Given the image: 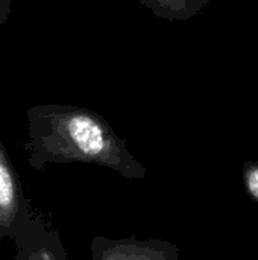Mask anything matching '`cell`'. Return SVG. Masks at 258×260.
I'll list each match as a JSON object with an SVG mask.
<instances>
[{
    "label": "cell",
    "instance_id": "obj_6",
    "mask_svg": "<svg viewBox=\"0 0 258 260\" xmlns=\"http://www.w3.org/2000/svg\"><path fill=\"white\" fill-rule=\"evenodd\" d=\"M242 181L248 197L258 204V161H246L242 171Z\"/></svg>",
    "mask_w": 258,
    "mask_h": 260
},
{
    "label": "cell",
    "instance_id": "obj_4",
    "mask_svg": "<svg viewBox=\"0 0 258 260\" xmlns=\"http://www.w3.org/2000/svg\"><path fill=\"white\" fill-rule=\"evenodd\" d=\"M27 201L12 161L0 142V241L12 239Z\"/></svg>",
    "mask_w": 258,
    "mask_h": 260
},
{
    "label": "cell",
    "instance_id": "obj_2",
    "mask_svg": "<svg viewBox=\"0 0 258 260\" xmlns=\"http://www.w3.org/2000/svg\"><path fill=\"white\" fill-rule=\"evenodd\" d=\"M14 260H68L59 233L27 201L20 224L12 236Z\"/></svg>",
    "mask_w": 258,
    "mask_h": 260
},
{
    "label": "cell",
    "instance_id": "obj_3",
    "mask_svg": "<svg viewBox=\"0 0 258 260\" xmlns=\"http://www.w3.org/2000/svg\"><path fill=\"white\" fill-rule=\"evenodd\" d=\"M90 251L91 260H179L178 247L160 238L94 236Z\"/></svg>",
    "mask_w": 258,
    "mask_h": 260
},
{
    "label": "cell",
    "instance_id": "obj_1",
    "mask_svg": "<svg viewBox=\"0 0 258 260\" xmlns=\"http://www.w3.org/2000/svg\"><path fill=\"white\" fill-rule=\"evenodd\" d=\"M27 136L23 145L29 166L84 163L106 168L128 180H143L148 169L131 154L109 122L99 113L73 105H35L27 110Z\"/></svg>",
    "mask_w": 258,
    "mask_h": 260
},
{
    "label": "cell",
    "instance_id": "obj_7",
    "mask_svg": "<svg viewBox=\"0 0 258 260\" xmlns=\"http://www.w3.org/2000/svg\"><path fill=\"white\" fill-rule=\"evenodd\" d=\"M11 14V0H0V26H3Z\"/></svg>",
    "mask_w": 258,
    "mask_h": 260
},
{
    "label": "cell",
    "instance_id": "obj_5",
    "mask_svg": "<svg viewBox=\"0 0 258 260\" xmlns=\"http://www.w3.org/2000/svg\"><path fill=\"white\" fill-rule=\"evenodd\" d=\"M155 17L167 21H186L201 14L210 0H138Z\"/></svg>",
    "mask_w": 258,
    "mask_h": 260
}]
</instances>
